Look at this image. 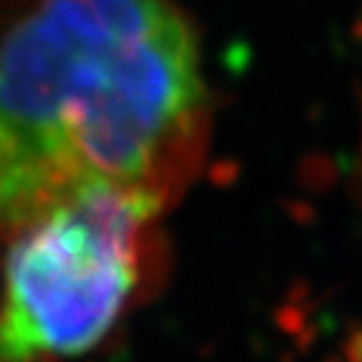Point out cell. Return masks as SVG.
Listing matches in <instances>:
<instances>
[{
	"mask_svg": "<svg viewBox=\"0 0 362 362\" xmlns=\"http://www.w3.org/2000/svg\"><path fill=\"white\" fill-rule=\"evenodd\" d=\"M206 131L199 40L174 0H33L0 35V239L81 179L164 209Z\"/></svg>",
	"mask_w": 362,
	"mask_h": 362,
	"instance_id": "6da1fadb",
	"label": "cell"
},
{
	"mask_svg": "<svg viewBox=\"0 0 362 362\" xmlns=\"http://www.w3.org/2000/svg\"><path fill=\"white\" fill-rule=\"evenodd\" d=\"M153 199L81 179L13 232L0 287V362L74 360L108 337L141 282Z\"/></svg>",
	"mask_w": 362,
	"mask_h": 362,
	"instance_id": "7a4b0ae2",
	"label": "cell"
}]
</instances>
